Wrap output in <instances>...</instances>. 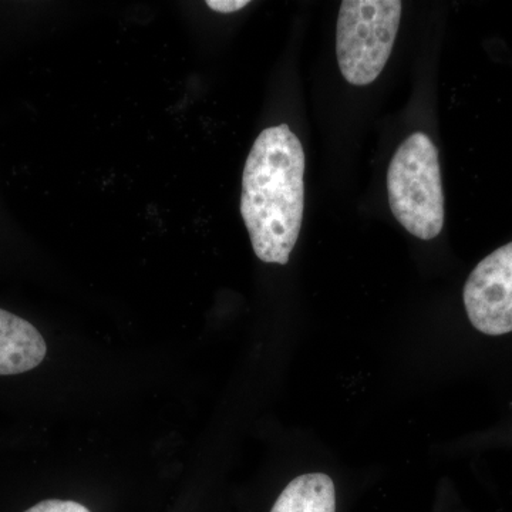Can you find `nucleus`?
<instances>
[{
    "label": "nucleus",
    "mask_w": 512,
    "mask_h": 512,
    "mask_svg": "<svg viewBox=\"0 0 512 512\" xmlns=\"http://www.w3.org/2000/svg\"><path fill=\"white\" fill-rule=\"evenodd\" d=\"M46 353L45 339L32 323L0 309V376L29 372Z\"/></svg>",
    "instance_id": "obj_5"
},
{
    "label": "nucleus",
    "mask_w": 512,
    "mask_h": 512,
    "mask_svg": "<svg viewBox=\"0 0 512 512\" xmlns=\"http://www.w3.org/2000/svg\"><path fill=\"white\" fill-rule=\"evenodd\" d=\"M25 512H92L84 505L69 500H46Z\"/></svg>",
    "instance_id": "obj_7"
},
{
    "label": "nucleus",
    "mask_w": 512,
    "mask_h": 512,
    "mask_svg": "<svg viewBox=\"0 0 512 512\" xmlns=\"http://www.w3.org/2000/svg\"><path fill=\"white\" fill-rule=\"evenodd\" d=\"M394 218L416 238L430 241L444 227L439 151L430 137L414 133L397 148L387 171Z\"/></svg>",
    "instance_id": "obj_2"
},
{
    "label": "nucleus",
    "mask_w": 512,
    "mask_h": 512,
    "mask_svg": "<svg viewBox=\"0 0 512 512\" xmlns=\"http://www.w3.org/2000/svg\"><path fill=\"white\" fill-rule=\"evenodd\" d=\"M248 0H208V8L220 13H234L248 6Z\"/></svg>",
    "instance_id": "obj_8"
},
{
    "label": "nucleus",
    "mask_w": 512,
    "mask_h": 512,
    "mask_svg": "<svg viewBox=\"0 0 512 512\" xmlns=\"http://www.w3.org/2000/svg\"><path fill=\"white\" fill-rule=\"evenodd\" d=\"M463 298L468 319L478 332L488 336L512 332V242L474 268Z\"/></svg>",
    "instance_id": "obj_4"
},
{
    "label": "nucleus",
    "mask_w": 512,
    "mask_h": 512,
    "mask_svg": "<svg viewBox=\"0 0 512 512\" xmlns=\"http://www.w3.org/2000/svg\"><path fill=\"white\" fill-rule=\"evenodd\" d=\"M271 512H336L335 484L323 473L296 477L286 485Z\"/></svg>",
    "instance_id": "obj_6"
},
{
    "label": "nucleus",
    "mask_w": 512,
    "mask_h": 512,
    "mask_svg": "<svg viewBox=\"0 0 512 512\" xmlns=\"http://www.w3.org/2000/svg\"><path fill=\"white\" fill-rule=\"evenodd\" d=\"M305 151L286 124L259 134L242 175L241 215L255 255L286 265L305 210Z\"/></svg>",
    "instance_id": "obj_1"
},
{
    "label": "nucleus",
    "mask_w": 512,
    "mask_h": 512,
    "mask_svg": "<svg viewBox=\"0 0 512 512\" xmlns=\"http://www.w3.org/2000/svg\"><path fill=\"white\" fill-rule=\"evenodd\" d=\"M403 3L397 0H345L336 30V56L342 76L353 86H369L383 72L399 32Z\"/></svg>",
    "instance_id": "obj_3"
}]
</instances>
